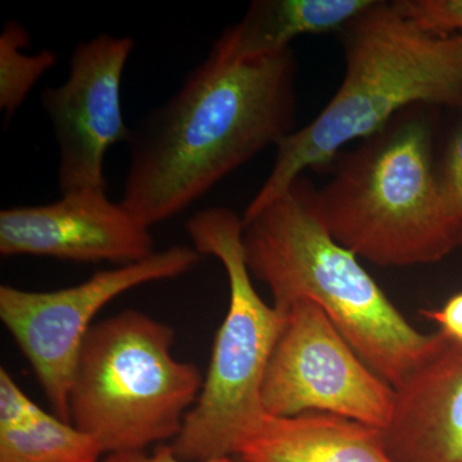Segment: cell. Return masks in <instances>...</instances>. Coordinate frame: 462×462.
I'll use <instances>...</instances> for the list:
<instances>
[{
  "label": "cell",
  "mask_w": 462,
  "mask_h": 462,
  "mask_svg": "<svg viewBox=\"0 0 462 462\" xmlns=\"http://www.w3.org/2000/svg\"><path fill=\"white\" fill-rule=\"evenodd\" d=\"M291 50L226 60L215 51L132 127L121 203L148 227L182 214L218 182L294 132Z\"/></svg>",
  "instance_id": "obj_1"
},
{
  "label": "cell",
  "mask_w": 462,
  "mask_h": 462,
  "mask_svg": "<svg viewBox=\"0 0 462 462\" xmlns=\"http://www.w3.org/2000/svg\"><path fill=\"white\" fill-rule=\"evenodd\" d=\"M340 33L346 72L338 91L311 123L276 144L272 171L242 217L282 197L305 170L330 166L346 145L406 109H462V33L427 32L394 2H374Z\"/></svg>",
  "instance_id": "obj_2"
},
{
  "label": "cell",
  "mask_w": 462,
  "mask_h": 462,
  "mask_svg": "<svg viewBox=\"0 0 462 462\" xmlns=\"http://www.w3.org/2000/svg\"><path fill=\"white\" fill-rule=\"evenodd\" d=\"M314 187L300 176L282 197L242 217V243L252 278L273 305L298 300L320 307L364 363L394 389L442 342V330L413 328L357 254L331 236L316 214Z\"/></svg>",
  "instance_id": "obj_3"
},
{
  "label": "cell",
  "mask_w": 462,
  "mask_h": 462,
  "mask_svg": "<svg viewBox=\"0 0 462 462\" xmlns=\"http://www.w3.org/2000/svg\"><path fill=\"white\" fill-rule=\"evenodd\" d=\"M425 106L340 152L314 207L334 239L379 266L434 263L462 245L447 212Z\"/></svg>",
  "instance_id": "obj_4"
},
{
  "label": "cell",
  "mask_w": 462,
  "mask_h": 462,
  "mask_svg": "<svg viewBox=\"0 0 462 462\" xmlns=\"http://www.w3.org/2000/svg\"><path fill=\"white\" fill-rule=\"evenodd\" d=\"M173 340L171 327L136 310L91 327L69 388V420L103 454L143 451L180 433L205 376L175 358Z\"/></svg>",
  "instance_id": "obj_5"
},
{
  "label": "cell",
  "mask_w": 462,
  "mask_h": 462,
  "mask_svg": "<svg viewBox=\"0 0 462 462\" xmlns=\"http://www.w3.org/2000/svg\"><path fill=\"white\" fill-rule=\"evenodd\" d=\"M187 230L199 254L223 264L229 307L216 333L199 400L170 446L188 461L236 458L267 415L261 392L285 311L267 305L254 288L243 249V221L236 212L203 209L188 221Z\"/></svg>",
  "instance_id": "obj_6"
},
{
  "label": "cell",
  "mask_w": 462,
  "mask_h": 462,
  "mask_svg": "<svg viewBox=\"0 0 462 462\" xmlns=\"http://www.w3.org/2000/svg\"><path fill=\"white\" fill-rule=\"evenodd\" d=\"M200 258L196 249L175 245L58 291L0 287V319L32 365L56 415L71 422L69 388L84 340L100 310L130 289L190 272Z\"/></svg>",
  "instance_id": "obj_7"
},
{
  "label": "cell",
  "mask_w": 462,
  "mask_h": 462,
  "mask_svg": "<svg viewBox=\"0 0 462 462\" xmlns=\"http://www.w3.org/2000/svg\"><path fill=\"white\" fill-rule=\"evenodd\" d=\"M282 310L284 328L261 392L264 412L278 418L331 413L383 430L394 388L364 363L314 302L298 300Z\"/></svg>",
  "instance_id": "obj_8"
},
{
  "label": "cell",
  "mask_w": 462,
  "mask_h": 462,
  "mask_svg": "<svg viewBox=\"0 0 462 462\" xmlns=\"http://www.w3.org/2000/svg\"><path fill=\"white\" fill-rule=\"evenodd\" d=\"M134 48L132 36L111 33L79 42L65 83L42 90L60 153V194L107 189L106 154L132 133L124 120L121 83Z\"/></svg>",
  "instance_id": "obj_9"
},
{
  "label": "cell",
  "mask_w": 462,
  "mask_h": 462,
  "mask_svg": "<svg viewBox=\"0 0 462 462\" xmlns=\"http://www.w3.org/2000/svg\"><path fill=\"white\" fill-rule=\"evenodd\" d=\"M156 254L151 227L112 202L106 190H79L42 206L0 211L3 257H51L118 266Z\"/></svg>",
  "instance_id": "obj_10"
},
{
  "label": "cell",
  "mask_w": 462,
  "mask_h": 462,
  "mask_svg": "<svg viewBox=\"0 0 462 462\" xmlns=\"http://www.w3.org/2000/svg\"><path fill=\"white\" fill-rule=\"evenodd\" d=\"M394 392L393 410L382 430L389 458L462 462V343L445 334Z\"/></svg>",
  "instance_id": "obj_11"
},
{
  "label": "cell",
  "mask_w": 462,
  "mask_h": 462,
  "mask_svg": "<svg viewBox=\"0 0 462 462\" xmlns=\"http://www.w3.org/2000/svg\"><path fill=\"white\" fill-rule=\"evenodd\" d=\"M242 462H393L382 430L338 415L264 416L240 447Z\"/></svg>",
  "instance_id": "obj_12"
},
{
  "label": "cell",
  "mask_w": 462,
  "mask_h": 462,
  "mask_svg": "<svg viewBox=\"0 0 462 462\" xmlns=\"http://www.w3.org/2000/svg\"><path fill=\"white\" fill-rule=\"evenodd\" d=\"M375 0H256L239 23L221 33L212 51L226 60L291 50L300 36L342 32Z\"/></svg>",
  "instance_id": "obj_13"
},
{
  "label": "cell",
  "mask_w": 462,
  "mask_h": 462,
  "mask_svg": "<svg viewBox=\"0 0 462 462\" xmlns=\"http://www.w3.org/2000/svg\"><path fill=\"white\" fill-rule=\"evenodd\" d=\"M89 434L42 410L0 369V462H99Z\"/></svg>",
  "instance_id": "obj_14"
},
{
  "label": "cell",
  "mask_w": 462,
  "mask_h": 462,
  "mask_svg": "<svg viewBox=\"0 0 462 462\" xmlns=\"http://www.w3.org/2000/svg\"><path fill=\"white\" fill-rule=\"evenodd\" d=\"M29 32L16 21H8L0 33V111L5 121L12 120L26 97L48 69H53L58 56L51 50L26 54Z\"/></svg>",
  "instance_id": "obj_15"
},
{
  "label": "cell",
  "mask_w": 462,
  "mask_h": 462,
  "mask_svg": "<svg viewBox=\"0 0 462 462\" xmlns=\"http://www.w3.org/2000/svg\"><path fill=\"white\" fill-rule=\"evenodd\" d=\"M394 5L427 32L462 33V0H401Z\"/></svg>",
  "instance_id": "obj_16"
},
{
  "label": "cell",
  "mask_w": 462,
  "mask_h": 462,
  "mask_svg": "<svg viewBox=\"0 0 462 462\" xmlns=\"http://www.w3.org/2000/svg\"><path fill=\"white\" fill-rule=\"evenodd\" d=\"M437 176L447 212L462 243V121L449 139Z\"/></svg>",
  "instance_id": "obj_17"
},
{
  "label": "cell",
  "mask_w": 462,
  "mask_h": 462,
  "mask_svg": "<svg viewBox=\"0 0 462 462\" xmlns=\"http://www.w3.org/2000/svg\"><path fill=\"white\" fill-rule=\"evenodd\" d=\"M421 314L439 324V330L449 338L462 343V291L449 298L442 309L424 310Z\"/></svg>",
  "instance_id": "obj_18"
},
{
  "label": "cell",
  "mask_w": 462,
  "mask_h": 462,
  "mask_svg": "<svg viewBox=\"0 0 462 462\" xmlns=\"http://www.w3.org/2000/svg\"><path fill=\"white\" fill-rule=\"evenodd\" d=\"M102 462H236V458L224 457L214 458V460L188 461L179 457L171 446H160L151 454L147 452V449L109 454Z\"/></svg>",
  "instance_id": "obj_19"
},
{
  "label": "cell",
  "mask_w": 462,
  "mask_h": 462,
  "mask_svg": "<svg viewBox=\"0 0 462 462\" xmlns=\"http://www.w3.org/2000/svg\"><path fill=\"white\" fill-rule=\"evenodd\" d=\"M236 462H242V461H240V460H238V458H236Z\"/></svg>",
  "instance_id": "obj_20"
}]
</instances>
